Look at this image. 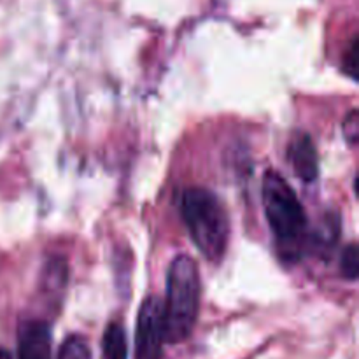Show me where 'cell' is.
Returning <instances> with one entry per match:
<instances>
[{
    "label": "cell",
    "instance_id": "12",
    "mask_svg": "<svg viewBox=\"0 0 359 359\" xmlns=\"http://www.w3.org/2000/svg\"><path fill=\"white\" fill-rule=\"evenodd\" d=\"M0 359H13V356L6 349H0Z\"/></svg>",
    "mask_w": 359,
    "mask_h": 359
},
{
    "label": "cell",
    "instance_id": "9",
    "mask_svg": "<svg viewBox=\"0 0 359 359\" xmlns=\"http://www.w3.org/2000/svg\"><path fill=\"white\" fill-rule=\"evenodd\" d=\"M340 272L344 279L356 280L359 273V252L356 244H349L340 256Z\"/></svg>",
    "mask_w": 359,
    "mask_h": 359
},
{
    "label": "cell",
    "instance_id": "8",
    "mask_svg": "<svg viewBox=\"0 0 359 359\" xmlns=\"http://www.w3.org/2000/svg\"><path fill=\"white\" fill-rule=\"evenodd\" d=\"M58 359H91L90 346L83 337L70 335L60 347Z\"/></svg>",
    "mask_w": 359,
    "mask_h": 359
},
{
    "label": "cell",
    "instance_id": "4",
    "mask_svg": "<svg viewBox=\"0 0 359 359\" xmlns=\"http://www.w3.org/2000/svg\"><path fill=\"white\" fill-rule=\"evenodd\" d=\"M165 342L163 302L158 297H147L137 319L135 359H161Z\"/></svg>",
    "mask_w": 359,
    "mask_h": 359
},
{
    "label": "cell",
    "instance_id": "7",
    "mask_svg": "<svg viewBox=\"0 0 359 359\" xmlns=\"http://www.w3.org/2000/svg\"><path fill=\"white\" fill-rule=\"evenodd\" d=\"M102 359H128V340L119 323H111L102 339Z\"/></svg>",
    "mask_w": 359,
    "mask_h": 359
},
{
    "label": "cell",
    "instance_id": "5",
    "mask_svg": "<svg viewBox=\"0 0 359 359\" xmlns=\"http://www.w3.org/2000/svg\"><path fill=\"white\" fill-rule=\"evenodd\" d=\"M18 359H51V330L48 323L30 319L18 332Z\"/></svg>",
    "mask_w": 359,
    "mask_h": 359
},
{
    "label": "cell",
    "instance_id": "11",
    "mask_svg": "<svg viewBox=\"0 0 359 359\" xmlns=\"http://www.w3.org/2000/svg\"><path fill=\"white\" fill-rule=\"evenodd\" d=\"M344 133H346V139L349 140L351 144L358 142L359 137V119H358V111L353 109L349 114L346 116V121H344Z\"/></svg>",
    "mask_w": 359,
    "mask_h": 359
},
{
    "label": "cell",
    "instance_id": "2",
    "mask_svg": "<svg viewBox=\"0 0 359 359\" xmlns=\"http://www.w3.org/2000/svg\"><path fill=\"white\" fill-rule=\"evenodd\" d=\"M200 309V273L189 256L174 258L167 273V300L163 302L165 340L181 344L193 333Z\"/></svg>",
    "mask_w": 359,
    "mask_h": 359
},
{
    "label": "cell",
    "instance_id": "1",
    "mask_svg": "<svg viewBox=\"0 0 359 359\" xmlns=\"http://www.w3.org/2000/svg\"><path fill=\"white\" fill-rule=\"evenodd\" d=\"M181 214L191 241L209 262H221L230 241V219L212 191L188 188L181 195Z\"/></svg>",
    "mask_w": 359,
    "mask_h": 359
},
{
    "label": "cell",
    "instance_id": "3",
    "mask_svg": "<svg viewBox=\"0 0 359 359\" xmlns=\"http://www.w3.org/2000/svg\"><path fill=\"white\" fill-rule=\"evenodd\" d=\"M262 198L270 230L279 248L291 258L305 237L307 216L304 205L286 179L273 170L266 172L263 179Z\"/></svg>",
    "mask_w": 359,
    "mask_h": 359
},
{
    "label": "cell",
    "instance_id": "6",
    "mask_svg": "<svg viewBox=\"0 0 359 359\" xmlns=\"http://www.w3.org/2000/svg\"><path fill=\"white\" fill-rule=\"evenodd\" d=\"M291 165H293L294 174L298 179L307 184L314 182L319 175V158L318 151H316L314 142L307 133H300L294 137L290 144V151H287Z\"/></svg>",
    "mask_w": 359,
    "mask_h": 359
},
{
    "label": "cell",
    "instance_id": "10",
    "mask_svg": "<svg viewBox=\"0 0 359 359\" xmlns=\"http://www.w3.org/2000/svg\"><path fill=\"white\" fill-rule=\"evenodd\" d=\"M358 53H359V48H358V39L354 37L353 42H351L349 49L346 51V58H344V69H346V72L349 74L353 79H356L358 74Z\"/></svg>",
    "mask_w": 359,
    "mask_h": 359
}]
</instances>
